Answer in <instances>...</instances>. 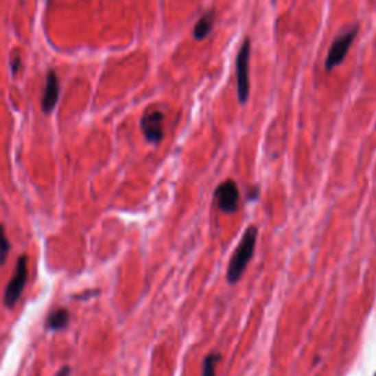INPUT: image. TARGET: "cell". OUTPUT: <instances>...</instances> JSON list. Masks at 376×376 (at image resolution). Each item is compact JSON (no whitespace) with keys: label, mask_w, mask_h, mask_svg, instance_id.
I'll return each instance as SVG.
<instances>
[{"label":"cell","mask_w":376,"mask_h":376,"mask_svg":"<svg viewBox=\"0 0 376 376\" xmlns=\"http://www.w3.org/2000/svg\"><path fill=\"white\" fill-rule=\"evenodd\" d=\"M69 312L67 309H56L50 313L46 319V329L49 331H60L69 325Z\"/></svg>","instance_id":"9"},{"label":"cell","mask_w":376,"mask_h":376,"mask_svg":"<svg viewBox=\"0 0 376 376\" xmlns=\"http://www.w3.org/2000/svg\"><path fill=\"white\" fill-rule=\"evenodd\" d=\"M359 33V27L354 25L353 28H349L344 31L342 34H340L336 40H333V43L331 45V49L328 51V56L325 60V69L331 71L336 67L341 65V62L346 59L349 50L353 45L354 38H356Z\"/></svg>","instance_id":"4"},{"label":"cell","mask_w":376,"mask_h":376,"mask_svg":"<svg viewBox=\"0 0 376 376\" xmlns=\"http://www.w3.org/2000/svg\"><path fill=\"white\" fill-rule=\"evenodd\" d=\"M250 50H252V43L250 40L246 38L243 41L242 47L237 55L235 62V74H237V94H238V102L242 104H246L250 96V78H248V71H250Z\"/></svg>","instance_id":"2"},{"label":"cell","mask_w":376,"mask_h":376,"mask_svg":"<svg viewBox=\"0 0 376 376\" xmlns=\"http://www.w3.org/2000/svg\"><path fill=\"white\" fill-rule=\"evenodd\" d=\"M219 362H221V356L218 353L207 354L203 360L202 376H216V366Z\"/></svg>","instance_id":"10"},{"label":"cell","mask_w":376,"mask_h":376,"mask_svg":"<svg viewBox=\"0 0 376 376\" xmlns=\"http://www.w3.org/2000/svg\"><path fill=\"white\" fill-rule=\"evenodd\" d=\"M71 373H72V369L69 366H64L56 373V376H71Z\"/></svg>","instance_id":"13"},{"label":"cell","mask_w":376,"mask_h":376,"mask_svg":"<svg viewBox=\"0 0 376 376\" xmlns=\"http://www.w3.org/2000/svg\"><path fill=\"white\" fill-rule=\"evenodd\" d=\"M28 279V257L19 256L16 266H15V274L14 277L10 278L9 284L5 290V306L12 309L16 301L21 298V294H23V291L25 288Z\"/></svg>","instance_id":"3"},{"label":"cell","mask_w":376,"mask_h":376,"mask_svg":"<svg viewBox=\"0 0 376 376\" xmlns=\"http://www.w3.org/2000/svg\"><path fill=\"white\" fill-rule=\"evenodd\" d=\"M213 27H215V12L211 10V12L204 14L200 19L197 21V24L193 28V37L197 41H202L212 33Z\"/></svg>","instance_id":"8"},{"label":"cell","mask_w":376,"mask_h":376,"mask_svg":"<svg viewBox=\"0 0 376 376\" xmlns=\"http://www.w3.org/2000/svg\"><path fill=\"white\" fill-rule=\"evenodd\" d=\"M257 234H259V231L256 226H248L246 229L242 242H239L237 250L233 255L231 262H229V265H228L226 281L229 282V284H237L239 278L243 277L247 265L250 263V260H252V257L255 255Z\"/></svg>","instance_id":"1"},{"label":"cell","mask_w":376,"mask_h":376,"mask_svg":"<svg viewBox=\"0 0 376 376\" xmlns=\"http://www.w3.org/2000/svg\"><path fill=\"white\" fill-rule=\"evenodd\" d=\"M59 80L56 77L55 71H49L46 78V87L43 99H41V108H43L45 113H51L56 108V103L59 99Z\"/></svg>","instance_id":"7"},{"label":"cell","mask_w":376,"mask_h":376,"mask_svg":"<svg viewBox=\"0 0 376 376\" xmlns=\"http://www.w3.org/2000/svg\"><path fill=\"white\" fill-rule=\"evenodd\" d=\"M215 200L219 211L224 213H235L239 204V191L233 180H226L215 190Z\"/></svg>","instance_id":"6"},{"label":"cell","mask_w":376,"mask_h":376,"mask_svg":"<svg viewBox=\"0 0 376 376\" xmlns=\"http://www.w3.org/2000/svg\"><path fill=\"white\" fill-rule=\"evenodd\" d=\"M9 252H10V243L6 237L3 225L0 224V266L5 265Z\"/></svg>","instance_id":"11"},{"label":"cell","mask_w":376,"mask_h":376,"mask_svg":"<svg viewBox=\"0 0 376 376\" xmlns=\"http://www.w3.org/2000/svg\"><path fill=\"white\" fill-rule=\"evenodd\" d=\"M19 67H21V58H19V56H15V59H14V62H12V67H10V69H12V74H14V75L18 72Z\"/></svg>","instance_id":"12"},{"label":"cell","mask_w":376,"mask_h":376,"mask_svg":"<svg viewBox=\"0 0 376 376\" xmlns=\"http://www.w3.org/2000/svg\"><path fill=\"white\" fill-rule=\"evenodd\" d=\"M165 115L159 109L145 110L140 121L143 135L150 144H159L163 139Z\"/></svg>","instance_id":"5"}]
</instances>
